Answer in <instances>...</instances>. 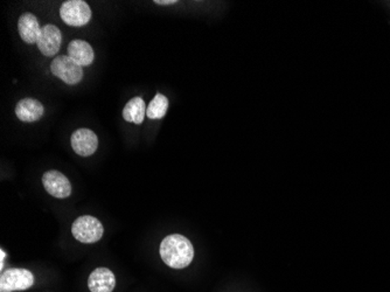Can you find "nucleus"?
Instances as JSON below:
<instances>
[{
	"instance_id": "1",
	"label": "nucleus",
	"mask_w": 390,
	"mask_h": 292,
	"mask_svg": "<svg viewBox=\"0 0 390 292\" xmlns=\"http://www.w3.org/2000/svg\"><path fill=\"white\" fill-rule=\"evenodd\" d=\"M161 256L165 265L173 269H184L192 263L194 248L187 237L173 234L161 241Z\"/></svg>"
},
{
	"instance_id": "2",
	"label": "nucleus",
	"mask_w": 390,
	"mask_h": 292,
	"mask_svg": "<svg viewBox=\"0 0 390 292\" xmlns=\"http://www.w3.org/2000/svg\"><path fill=\"white\" fill-rule=\"evenodd\" d=\"M92 14L89 5L83 0H68L60 8L62 21L73 27L86 26L92 19Z\"/></svg>"
},
{
	"instance_id": "3",
	"label": "nucleus",
	"mask_w": 390,
	"mask_h": 292,
	"mask_svg": "<svg viewBox=\"0 0 390 292\" xmlns=\"http://www.w3.org/2000/svg\"><path fill=\"white\" fill-rule=\"evenodd\" d=\"M73 236L82 243H95L101 240L104 233L101 221L96 217L84 215L74 221L72 226Z\"/></svg>"
},
{
	"instance_id": "4",
	"label": "nucleus",
	"mask_w": 390,
	"mask_h": 292,
	"mask_svg": "<svg viewBox=\"0 0 390 292\" xmlns=\"http://www.w3.org/2000/svg\"><path fill=\"white\" fill-rule=\"evenodd\" d=\"M33 284L34 276L27 269H7L0 277V292L24 291Z\"/></svg>"
},
{
	"instance_id": "5",
	"label": "nucleus",
	"mask_w": 390,
	"mask_h": 292,
	"mask_svg": "<svg viewBox=\"0 0 390 292\" xmlns=\"http://www.w3.org/2000/svg\"><path fill=\"white\" fill-rule=\"evenodd\" d=\"M51 70L53 75L62 80L63 82L70 86L81 82L83 77V69L68 56H60L55 58L51 63Z\"/></svg>"
},
{
	"instance_id": "6",
	"label": "nucleus",
	"mask_w": 390,
	"mask_h": 292,
	"mask_svg": "<svg viewBox=\"0 0 390 292\" xmlns=\"http://www.w3.org/2000/svg\"><path fill=\"white\" fill-rule=\"evenodd\" d=\"M42 184L46 191L54 198L65 199L72 194V184L65 174L58 171H49L42 177Z\"/></svg>"
},
{
	"instance_id": "7",
	"label": "nucleus",
	"mask_w": 390,
	"mask_h": 292,
	"mask_svg": "<svg viewBox=\"0 0 390 292\" xmlns=\"http://www.w3.org/2000/svg\"><path fill=\"white\" fill-rule=\"evenodd\" d=\"M70 141L73 150L81 157L94 155L99 148V138L96 134L89 129H77L72 134Z\"/></svg>"
},
{
	"instance_id": "8",
	"label": "nucleus",
	"mask_w": 390,
	"mask_h": 292,
	"mask_svg": "<svg viewBox=\"0 0 390 292\" xmlns=\"http://www.w3.org/2000/svg\"><path fill=\"white\" fill-rule=\"evenodd\" d=\"M62 34L55 25H45L42 28V33L39 37L38 49L45 56H54L58 54L61 47Z\"/></svg>"
},
{
	"instance_id": "9",
	"label": "nucleus",
	"mask_w": 390,
	"mask_h": 292,
	"mask_svg": "<svg viewBox=\"0 0 390 292\" xmlns=\"http://www.w3.org/2000/svg\"><path fill=\"white\" fill-rule=\"evenodd\" d=\"M18 31L23 42L28 45L37 44L42 33V27L34 14L24 13L18 20Z\"/></svg>"
},
{
	"instance_id": "10",
	"label": "nucleus",
	"mask_w": 390,
	"mask_h": 292,
	"mask_svg": "<svg viewBox=\"0 0 390 292\" xmlns=\"http://www.w3.org/2000/svg\"><path fill=\"white\" fill-rule=\"evenodd\" d=\"M88 286L92 292H113L116 286V279L108 268H97L90 274Z\"/></svg>"
},
{
	"instance_id": "11",
	"label": "nucleus",
	"mask_w": 390,
	"mask_h": 292,
	"mask_svg": "<svg viewBox=\"0 0 390 292\" xmlns=\"http://www.w3.org/2000/svg\"><path fill=\"white\" fill-rule=\"evenodd\" d=\"M45 108L38 100L34 99H24L19 101L15 107V115L21 122L33 123L44 116Z\"/></svg>"
},
{
	"instance_id": "12",
	"label": "nucleus",
	"mask_w": 390,
	"mask_h": 292,
	"mask_svg": "<svg viewBox=\"0 0 390 292\" xmlns=\"http://www.w3.org/2000/svg\"><path fill=\"white\" fill-rule=\"evenodd\" d=\"M68 56L72 58L77 65L87 67L93 63L95 54L92 46L83 40H73L68 45Z\"/></svg>"
},
{
	"instance_id": "13",
	"label": "nucleus",
	"mask_w": 390,
	"mask_h": 292,
	"mask_svg": "<svg viewBox=\"0 0 390 292\" xmlns=\"http://www.w3.org/2000/svg\"><path fill=\"white\" fill-rule=\"evenodd\" d=\"M146 104L141 97H134L127 102L123 109V118L129 123L139 124L144 122L146 116Z\"/></svg>"
},
{
	"instance_id": "14",
	"label": "nucleus",
	"mask_w": 390,
	"mask_h": 292,
	"mask_svg": "<svg viewBox=\"0 0 390 292\" xmlns=\"http://www.w3.org/2000/svg\"><path fill=\"white\" fill-rule=\"evenodd\" d=\"M168 109V97L158 93L147 106L146 116L150 120H161L166 115Z\"/></svg>"
},
{
	"instance_id": "15",
	"label": "nucleus",
	"mask_w": 390,
	"mask_h": 292,
	"mask_svg": "<svg viewBox=\"0 0 390 292\" xmlns=\"http://www.w3.org/2000/svg\"><path fill=\"white\" fill-rule=\"evenodd\" d=\"M154 4H157V5H172V4H177V0H156Z\"/></svg>"
},
{
	"instance_id": "16",
	"label": "nucleus",
	"mask_w": 390,
	"mask_h": 292,
	"mask_svg": "<svg viewBox=\"0 0 390 292\" xmlns=\"http://www.w3.org/2000/svg\"><path fill=\"white\" fill-rule=\"evenodd\" d=\"M0 255H1V256H0V270H3L4 260H5V258H6V254H5V251L1 249V250H0Z\"/></svg>"
}]
</instances>
